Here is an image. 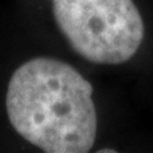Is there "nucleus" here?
Wrapping results in <instances>:
<instances>
[{"mask_svg": "<svg viewBox=\"0 0 153 153\" xmlns=\"http://www.w3.org/2000/svg\"><path fill=\"white\" fill-rule=\"evenodd\" d=\"M97 152H100V153H106V152L114 153V152H117V151H116V149H112V148H107V149H105V148H101V149H98Z\"/></svg>", "mask_w": 153, "mask_h": 153, "instance_id": "nucleus-3", "label": "nucleus"}, {"mask_svg": "<svg viewBox=\"0 0 153 153\" xmlns=\"http://www.w3.org/2000/svg\"><path fill=\"white\" fill-rule=\"evenodd\" d=\"M8 121L45 153H87L98 139L93 84L59 57L35 56L13 70L5 91Z\"/></svg>", "mask_w": 153, "mask_h": 153, "instance_id": "nucleus-1", "label": "nucleus"}, {"mask_svg": "<svg viewBox=\"0 0 153 153\" xmlns=\"http://www.w3.org/2000/svg\"><path fill=\"white\" fill-rule=\"evenodd\" d=\"M50 8L69 49L92 65H125L146 41V21L135 0H50Z\"/></svg>", "mask_w": 153, "mask_h": 153, "instance_id": "nucleus-2", "label": "nucleus"}]
</instances>
